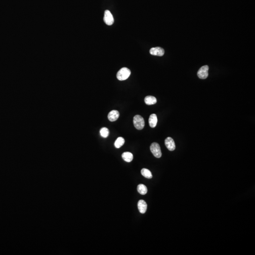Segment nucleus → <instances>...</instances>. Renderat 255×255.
<instances>
[{
	"mask_svg": "<svg viewBox=\"0 0 255 255\" xmlns=\"http://www.w3.org/2000/svg\"><path fill=\"white\" fill-rule=\"evenodd\" d=\"M130 74L131 72L130 70L127 68L124 67L119 70L117 72V78L118 79L121 81L125 80L129 77Z\"/></svg>",
	"mask_w": 255,
	"mask_h": 255,
	"instance_id": "obj_1",
	"label": "nucleus"
},
{
	"mask_svg": "<svg viewBox=\"0 0 255 255\" xmlns=\"http://www.w3.org/2000/svg\"><path fill=\"white\" fill-rule=\"evenodd\" d=\"M133 124L137 129L141 130L145 126L144 120L141 115H137L133 118Z\"/></svg>",
	"mask_w": 255,
	"mask_h": 255,
	"instance_id": "obj_2",
	"label": "nucleus"
},
{
	"mask_svg": "<svg viewBox=\"0 0 255 255\" xmlns=\"http://www.w3.org/2000/svg\"><path fill=\"white\" fill-rule=\"evenodd\" d=\"M150 150L152 154L156 158H160L162 156L161 148L160 145L157 143L152 144L150 146Z\"/></svg>",
	"mask_w": 255,
	"mask_h": 255,
	"instance_id": "obj_3",
	"label": "nucleus"
},
{
	"mask_svg": "<svg viewBox=\"0 0 255 255\" xmlns=\"http://www.w3.org/2000/svg\"><path fill=\"white\" fill-rule=\"evenodd\" d=\"M209 67L207 65H205L200 68L198 72V76L200 79H206L208 76V71Z\"/></svg>",
	"mask_w": 255,
	"mask_h": 255,
	"instance_id": "obj_4",
	"label": "nucleus"
},
{
	"mask_svg": "<svg viewBox=\"0 0 255 255\" xmlns=\"http://www.w3.org/2000/svg\"><path fill=\"white\" fill-rule=\"evenodd\" d=\"M104 22L109 26L113 25L114 23V19L113 15L109 10L105 11L104 17Z\"/></svg>",
	"mask_w": 255,
	"mask_h": 255,
	"instance_id": "obj_5",
	"label": "nucleus"
},
{
	"mask_svg": "<svg viewBox=\"0 0 255 255\" xmlns=\"http://www.w3.org/2000/svg\"><path fill=\"white\" fill-rule=\"evenodd\" d=\"M150 53L151 55L155 56H162L164 54V49L160 47H153L150 50Z\"/></svg>",
	"mask_w": 255,
	"mask_h": 255,
	"instance_id": "obj_6",
	"label": "nucleus"
},
{
	"mask_svg": "<svg viewBox=\"0 0 255 255\" xmlns=\"http://www.w3.org/2000/svg\"><path fill=\"white\" fill-rule=\"evenodd\" d=\"M165 145L166 148L169 150H174L175 149V144L173 139L172 137H168L165 139Z\"/></svg>",
	"mask_w": 255,
	"mask_h": 255,
	"instance_id": "obj_7",
	"label": "nucleus"
},
{
	"mask_svg": "<svg viewBox=\"0 0 255 255\" xmlns=\"http://www.w3.org/2000/svg\"><path fill=\"white\" fill-rule=\"evenodd\" d=\"M137 207L139 212L141 214L145 213L147 210V204L143 200H140L137 203Z\"/></svg>",
	"mask_w": 255,
	"mask_h": 255,
	"instance_id": "obj_8",
	"label": "nucleus"
},
{
	"mask_svg": "<svg viewBox=\"0 0 255 255\" xmlns=\"http://www.w3.org/2000/svg\"><path fill=\"white\" fill-rule=\"evenodd\" d=\"M120 116V114L117 110H113L109 113L108 115V118L109 120L111 122L116 121Z\"/></svg>",
	"mask_w": 255,
	"mask_h": 255,
	"instance_id": "obj_9",
	"label": "nucleus"
},
{
	"mask_svg": "<svg viewBox=\"0 0 255 255\" xmlns=\"http://www.w3.org/2000/svg\"><path fill=\"white\" fill-rule=\"evenodd\" d=\"M157 118L156 114H152L149 118V124L151 128H155L157 123Z\"/></svg>",
	"mask_w": 255,
	"mask_h": 255,
	"instance_id": "obj_10",
	"label": "nucleus"
},
{
	"mask_svg": "<svg viewBox=\"0 0 255 255\" xmlns=\"http://www.w3.org/2000/svg\"><path fill=\"white\" fill-rule=\"evenodd\" d=\"M144 101L145 104H147V105H154V104H156L157 102V100L156 98L154 96H151V95L146 96L145 98Z\"/></svg>",
	"mask_w": 255,
	"mask_h": 255,
	"instance_id": "obj_11",
	"label": "nucleus"
},
{
	"mask_svg": "<svg viewBox=\"0 0 255 255\" xmlns=\"http://www.w3.org/2000/svg\"><path fill=\"white\" fill-rule=\"evenodd\" d=\"M122 159L124 161L128 162V163L131 162L133 159V156L132 153L129 152H126L123 153L122 154Z\"/></svg>",
	"mask_w": 255,
	"mask_h": 255,
	"instance_id": "obj_12",
	"label": "nucleus"
},
{
	"mask_svg": "<svg viewBox=\"0 0 255 255\" xmlns=\"http://www.w3.org/2000/svg\"><path fill=\"white\" fill-rule=\"evenodd\" d=\"M137 190L138 193L141 195H145L148 192V189H147V187L142 184L137 186Z\"/></svg>",
	"mask_w": 255,
	"mask_h": 255,
	"instance_id": "obj_13",
	"label": "nucleus"
},
{
	"mask_svg": "<svg viewBox=\"0 0 255 255\" xmlns=\"http://www.w3.org/2000/svg\"><path fill=\"white\" fill-rule=\"evenodd\" d=\"M125 143V140L122 137H119L116 139L114 143V145L115 148L119 149L122 147Z\"/></svg>",
	"mask_w": 255,
	"mask_h": 255,
	"instance_id": "obj_14",
	"label": "nucleus"
},
{
	"mask_svg": "<svg viewBox=\"0 0 255 255\" xmlns=\"http://www.w3.org/2000/svg\"><path fill=\"white\" fill-rule=\"evenodd\" d=\"M142 175L145 178L148 179H151L152 178V174L151 172L148 169L143 168L141 171Z\"/></svg>",
	"mask_w": 255,
	"mask_h": 255,
	"instance_id": "obj_15",
	"label": "nucleus"
},
{
	"mask_svg": "<svg viewBox=\"0 0 255 255\" xmlns=\"http://www.w3.org/2000/svg\"><path fill=\"white\" fill-rule=\"evenodd\" d=\"M100 133L101 136L102 137L106 138L108 136L109 134V129L107 128L104 127V128H102L100 129Z\"/></svg>",
	"mask_w": 255,
	"mask_h": 255,
	"instance_id": "obj_16",
	"label": "nucleus"
}]
</instances>
